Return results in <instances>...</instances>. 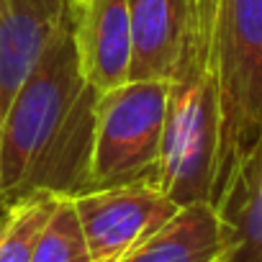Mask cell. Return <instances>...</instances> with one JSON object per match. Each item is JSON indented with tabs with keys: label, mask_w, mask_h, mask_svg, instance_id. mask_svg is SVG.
Wrapping results in <instances>:
<instances>
[{
	"label": "cell",
	"mask_w": 262,
	"mask_h": 262,
	"mask_svg": "<svg viewBox=\"0 0 262 262\" xmlns=\"http://www.w3.org/2000/svg\"><path fill=\"white\" fill-rule=\"evenodd\" d=\"M95 95L80 75L64 16L0 126L3 198L36 188L64 195L85 190Z\"/></svg>",
	"instance_id": "1"
},
{
	"label": "cell",
	"mask_w": 262,
	"mask_h": 262,
	"mask_svg": "<svg viewBox=\"0 0 262 262\" xmlns=\"http://www.w3.org/2000/svg\"><path fill=\"white\" fill-rule=\"evenodd\" d=\"M213 62L221 100L219 206L262 147V0H213Z\"/></svg>",
	"instance_id": "2"
},
{
	"label": "cell",
	"mask_w": 262,
	"mask_h": 262,
	"mask_svg": "<svg viewBox=\"0 0 262 262\" xmlns=\"http://www.w3.org/2000/svg\"><path fill=\"white\" fill-rule=\"evenodd\" d=\"M167 95V80H126L95 95L85 190L155 180Z\"/></svg>",
	"instance_id": "3"
},
{
	"label": "cell",
	"mask_w": 262,
	"mask_h": 262,
	"mask_svg": "<svg viewBox=\"0 0 262 262\" xmlns=\"http://www.w3.org/2000/svg\"><path fill=\"white\" fill-rule=\"evenodd\" d=\"M72 203L93 262H118L180 208L155 180L80 190Z\"/></svg>",
	"instance_id": "4"
},
{
	"label": "cell",
	"mask_w": 262,
	"mask_h": 262,
	"mask_svg": "<svg viewBox=\"0 0 262 262\" xmlns=\"http://www.w3.org/2000/svg\"><path fill=\"white\" fill-rule=\"evenodd\" d=\"M70 34L82 80L105 93L131 75V18L128 0H70Z\"/></svg>",
	"instance_id": "5"
},
{
	"label": "cell",
	"mask_w": 262,
	"mask_h": 262,
	"mask_svg": "<svg viewBox=\"0 0 262 262\" xmlns=\"http://www.w3.org/2000/svg\"><path fill=\"white\" fill-rule=\"evenodd\" d=\"M70 0H0V126L67 16Z\"/></svg>",
	"instance_id": "6"
},
{
	"label": "cell",
	"mask_w": 262,
	"mask_h": 262,
	"mask_svg": "<svg viewBox=\"0 0 262 262\" xmlns=\"http://www.w3.org/2000/svg\"><path fill=\"white\" fill-rule=\"evenodd\" d=\"M234 231L211 201L180 206L178 213L118 262H231Z\"/></svg>",
	"instance_id": "7"
},
{
	"label": "cell",
	"mask_w": 262,
	"mask_h": 262,
	"mask_svg": "<svg viewBox=\"0 0 262 262\" xmlns=\"http://www.w3.org/2000/svg\"><path fill=\"white\" fill-rule=\"evenodd\" d=\"M128 80H167L178 54V0H128Z\"/></svg>",
	"instance_id": "8"
},
{
	"label": "cell",
	"mask_w": 262,
	"mask_h": 262,
	"mask_svg": "<svg viewBox=\"0 0 262 262\" xmlns=\"http://www.w3.org/2000/svg\"><path fill=\"white\" fill-rule=\"evenodd\" d=\"M62 193L36 188L8 203L0 226V262H31L39 234L44 231Z\"/></svg>",
	"instance_id": "9"
},
{
	"label": "cell",
	"mask_w": 262,
	"mask_h": 262,
	"mask_svg": "<svg viewBox=\"0 0 262 262\" xmlns=\"http://www.w3.org/2000/svg\"><path fill=\"white\" fill-rule=\"evenodd\" d=\"M31 262H93L72 195H59L44 231L39 234Z\"/></svg>",
	"instance_id": "10"
},
{
	"label": "cell",
	"mask_w": 262,
	"mask_h": 262,
	"mask_svg": "<svg viewBox=\"0 0 262 262\" xmlns=\"http://www.w3.org/2000/svg\"><path fill=\"white\" fill-rule=\"evenodd\" d=\"M8 198H0V226H3V221H6V211H8Z\"/></svg>",
	"instance_id": "11"
},
{
	"label": "cell",
	"mask_w": 262,
	"mask_h": 262,
	"mask_svg": "<svg viewBox=\"0 0 262 262\" xmlns=\"http://www.w3.org/2000/svg\"><path fill=\"white\" fill-rule=\"evenodd\" d=\"M0 198H3V193H0Z\"/></svg>",
	"instance_id": "12"
}]
</instances>
